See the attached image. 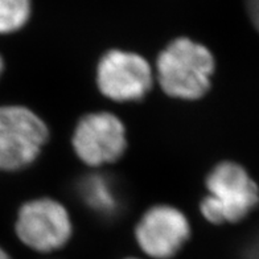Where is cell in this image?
<instances>
[{
  "label": "cell",
  "mask_w": 259,
  "mask_h": 259,
  "mask_svg": "<svg viewBox=\"0 0 259 259\" xmlns=\"http://www.w3.org/2000/svg\"><path fill=\"white\" fill-rule=\"evenodd\" d=\"M0 259H14V258L8 254V251H6V250L0 246Z\"/></svg>",
  "instance_id": "obj_11"
},
{
  "label": "cell",
  "mask_w": 259,
  "mask_h": 259,
  "mask_svg": "<svg viewBox=\"0 0 259 259\" xmlns=\"http://www.w3.org/2000/svg\"><path fill=\"white\" fill-rule=\"evenodd\" d=\"M78 194L88 208L103 217H111L119 210V196L115 185L101 174L86 175L78 183Z\"/></svg>",
  "instance_id": "obj_8"
},
{
  "label": "cell",
  "mask_w": 259,
  "mask_h": 259,
  "mask_svg": "<svg viewBox=\"0 0 259 259\" xmlns=\"http://www.w3.org/2000/svg\"><path fill=\"white\" fill-rule=\"evenodd\" d=\"M127 147L126 128L111 113H93L82 118L73 135V148L88 165L116 161Z\"/></svg>",
  "instance_id": "obj_6"
},
{
  "label": "cell",
  "mask_w": 259,
  "mask_h": 259,
  "mask_svg": "<svg viewBox=\"0 0 259 259\" xmlns=\"http://www.w3.org/2000/svg\"><path fill=\"white\" fill-rule=\"evenodd\" d=\"M3 70H4V61H3V57L0 56V77L3 74Z\"/></svg>",
  "instance_id": "obj_12"
},
{
  "label": "cell",
  "mask_w": 259,
  "mask_h": 259,
  "mask_svg": "<svg viewBox=\"0 0 259 259\" xmlns=\"http://www.w3.org/2000/svg\"><path fill=\"white\" fill-rule=\"evenodd\" d=\"M138 246L151 259H172L191 237L185 214L170 205H156L140 219L135 230Z\"/></svg>",
  "instance_id": "obj_7"
},
{
  "label": "cell",
  "mask_w": 259,
  "mask_h": 259,
  "mask_svg": "<svg viewBox=\"0 0 259 259\" xmlns=\"http://www.w3.org/2000/svg\"><path fill=\"white\" fill-rule=\"evenodd\" d=\"M152 70L133 52H107L97 68V83L103 96L116 102L139 101L152 88Z\"/></svg>",
  "instance_id": "obj_5"
},
{
  "label": "cell",
  "mask_w": 259,
  "mask_h": 259,
  "mask_svg": "<svg viewBox=\"0 0 259 259\" xmlns=\"http://www.w3.org/2000/svg\"><path fill=\"white\" fill-rule=\"evenodd\" d=\"M246 6H247L250 19L259 31V0H246Z\"/></svg>",
  "instance_id": "obj_10"
},
{
  "label": "cell",
  "mask_w": 259,
  "mask_h": 259,
  "mask_svg": "<svg viewBox=\"0 0 259 259\" xmlns=\"http://www.w3.org/2000/svg\"><path fill=\"white\" fill-rule=\"evenodd\" d=\"M31 0H0V34L20 31L29 20Z\"/></svg>",
  "instance_id": "obj_9"
},
{
  "label": "cell",
  "mask_w": 259,
  "mask_h": 259,
  "mask_svg": "<svg viewBox=\"0 0 259 259\" xmlns=\"http://www.w3.org/2000/svg\"><path fill=\"white\" fill-rule=\"evenodd\" d=\"M124 259H140V258H134V256H130V258H124Z\"/></svg>",
  "instance_id": "obj_13"
},
{
  "label": "cell",
  "mask_w": 259,
  "mask_h": 259,
  "mask_svg": "<svg viewBox=\"0 0 259 259\" xmlns=\"http://www.w3.org/2000/svg\"><path fill=\"white\" fill-rule=\"evenodd\" d=\"M208 196L201 213L211 224H235L259 205V187L249 172L234 161L217 164L206 178Z\"/></svg>",
  "instance_id": "obj_2"
},
{
  "label": "cell",
  "mask_w": 259,
  "mask_h": 259,
  "mask_svg": "<svg viewBox=\"0 0 259 259\" xmlns=\"http://www.w3.org/2000/svg\"><path fill=\"white\" fill-rule=\"evenodd\" d=\"M15 229L21 243L40 254L62 249L73 233L68 210L52 198L25 202L19 210Z\"/></svg>",
  "instance_id": "obj_4"
},
{
  "label": "cell",
  "mask_w": 259,
  "mask_h": 259,
  "mask_svg": "<svg viewBox=\"0 0 259 259\" xmlns=\"http://www.w3.org/2000/svg\"><path fill=\"white\" fill-rule=\"evenodd\" d=\"M214 66V57L208 48L181 37L172 41L157 57V78L169 97L192 101L210 89Z\"/></svg>",
  "instance_id": "obj_1"
},
{
  "label": "cell",
  "mask_w": 259,
  "mask_h": 259,
  "mask_svg": "<svg viewBox=\"0 0 259 259\" xmlns=\"http://www.w3.org/2000/svg\"><path fill=\"white\" fill-rule=\"evenodd\" d=\"M49 138L44 120L24 106H0V172L31 165Z\"/></svg>",
  "instance_id": "obj_3"
}]
</instances>
